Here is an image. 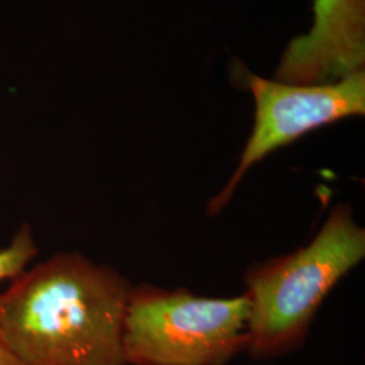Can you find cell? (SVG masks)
Here are the masks:
<instances>
[{"label":"cell","mask_w":365,"mask_h":365,"mask_svg":"<svg viewBox=\"0 0 365 365\" xmlns=\"http://www.w3.org/2000/svg\"><path fill=\"white\" fill-rule=\"evenodd\" d=\"M130 282L83 253L58 252L0 294V330L24 365H128Z\"/></svg>","instance_id":"6da1fadb"},{"label":"cell","mask_w":365,"mask_h":365,"mask_svg":"<svg viewBox=\"0 0 365 365\" xmlns=\"http://www.w3.org/2000/svg\"><path fill=\"white\" fill-rule=\"evenodd\" d=\"M365 257V229L349 205H337L303 248L247 274V352L269 360L297 351L330 291Z\"/></svg>","instance_id":"7a4b0ae2"},{"label":"cell","mask_w":365,"mask_h":365,"mask_svg":"<svg viewBox=\"0 0 365 365\" xmlns=\"http://www.w3.org/2000/svg\"><path fill=\"white\" fill-rule=\"evenodd\" d=\"M249 300L148 284L131 288L123 353L129 365H227L247 351Z\"/></svg>","instance_id":"3957f363"},{"label":"cell","mask_w":365,"mask_h":365,"mask_svg":"<svg viewBox=\"0 0 365 365\" xmlns=\"http://www.w3.org/2000/svg\"><path fill=\"white\" fill-rule=\"evenodd\" d=\"M255 98V125L235 173L212 197L210 215L227 206L248 170L274 150L330 123L365 114V73L359 71L337 81L298 86L247 73Z\"/></svg>","instance_id":"277c9868"},{"label":"cell","mask_w":365,"mask_h":365,"mask_svg":"<svg viewBox=\"0 0 365 365\" xmlns=\"http://www.w3.org/2000/svg\"><path fill=\"white\" fill-rule=\"evenodd\" d=\"M365 0H314V26L288 43L274 80L325 84L363 71Z\"/></svg>","instance_id":"5b68a950"},{"label":"cell","mask_w":365,"mask_h":365,"mask_svg":"<svg viewBox=\"0 0 365 365\" xmlns=\"http://www.w3.org/2000/svg\"><path fill=\"white\" fill-rule=\"evenodd\" d=\"M38 250L33 229L29 225H22L11 242L0 249V282L18 277L37 257Z\"/></svg>","instance_id":"8992f818"},{"label":"cell","mask_w":365,"mask_h":365,"mask_svg":"<svg viewBox=\"0 0 365 365\" xmlns=\"http://www.w3.org/2000/svg\"><path fill=\"white\" fill-rule=\"evenodd\" d=\"M0 365H24L19 361L16 354L13 352L10 345L7 344L1 330H0Z\"/></svg>","instance_id":"52a82bcc"}]
</instances>
